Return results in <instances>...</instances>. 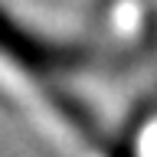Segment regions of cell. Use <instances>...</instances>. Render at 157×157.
Returning <instances> with one entry per match:
<instances>
[{"label":"cell","mask_w":157,"mask_h":157,"mask_svg":"<svg viewBox=\"0 0 157 157\" xmlns=\"http://www.w3.org/2000/svg\"><path fill=\"white\" fill-rule=\"evenodd\" d=\"M0 52L10 56L13 62H20V66L33 69V72H43V69H66V66H75L78 62L75 52L49 46L43 39L29 36L26 29H20L17 23H10L3 13H0Z\"/></svg>","instance_id":"6da1fadb"}]
</instances>
